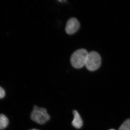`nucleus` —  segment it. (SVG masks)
I'll return each mask as SVG.
<instances>
[{"mask_svg": "<svg viewBox=\"0 0 130 130\" xmlns=\"http://www.w3.org/2000/svg\"><path fill=\"white\" fill-rule=\"evenodd\" d=\"M101 64V58L98 53L91 51L88 53L85 66L90 71H94L100 68Z\"/></svg>", "mask_w": 130, "mask_h": 130, "instance_id": "nucleus-3", "label": "nucleus"}, {"mask_svg": "<svg viewBox=\"0 0 130 130\" xmlns=\"http://www.w3.org/2000/svg\"><path fill=\"white\" fill-rule=\"evenodd\" d=\"M5 95V92L2 87H0V99L4 98Z\"/></svg>", "mask_w": 130, "mask_h": 130, "instance_id": "nucleus-8", "label": "nucleus"}, {"mask_svg": "<svg viewBox=\"0 0 130 130\" xmlns=\"http://www.w3.org/2000/svg\"><path fill=\"white\" fill-rule=\"evenodd\" d=\"M9 121L7 117L3 114H0V129H5L8 125Z\"/></svg>", "mask_w": 130, "mask_h": 130, "instance_id": "nucleus-6", "label": "nucleus"}, {"mask_svg": "<svg viewBox=\"0 0 130 130\" xmlns=\"http://www.w3.org/2000/svg\"><path fill=\"white\" fill-rule=\"evenodd\" d=\"M119 130H130V119L124 121L119 128Z\"/></svg>", "mask_w": 130, "mask_h": 130, "instance_id": "nucleus-7", "label": "nucleus"}, {"mask_svg": "<svg viewBox=\"0 0 130 130\" xmlns=\"http://www.w3.org/2000/svg\"><path fill=\"white\" fill-rule=\"evenodd\" d=\"M31 119L36 123L43 124L48 121L50 116L47 112L46 109L35 106L30 115Z\"/></svg>", "mask_w": 130, "mask_h": 130, "instance_id": "nucleus-2", "label": "nucleus"}, {"mask_svg": "<svg viewBox=\"0 0 130 130\" xmlns=\"http://www.w3.org/2000/svg\"><path fill=\"white\" fill-rule=\"evenodd\" d=\"M73 113L74 115V119L72 121V125L77 129H79L83 125V121L80 115L76 110H73Z\"/></svg>", "mask_w": 130, "mask_h": 130, "instance_id": "nucleus-5", "label": "nucleus"}, {"mask_svg": "<svg viewBox=\"0 0 130 130\" xmlns=\"http://www.w3.org/2000/svg\"><path fill=\"white\" fill-rule=\"evenodd\" d=\"M88 51L85 49L77 50L72 54L70 61L73 67L76 69H80L85 66Z\"/></svg>", "mask_w": 130, "mask_h": 130, "instance_id": "nucleus-1", "label": "nucleus"}, {"mask_svg": "<svg viewBox=\"0 0 130 130\" xmlns=\"http://www.w3.org/2000/svg\"><path fill=\"white\" fill-rule=\"evenodd\" d=\"M29 130H39L37 129H31Z\"/></svg>", "mask_w": 130, "mask_h": 130, "instance_id": "nucleus-9", "label": "nucleus"}, {"mask_svg": "<svg viewBox=\"0 0 130 130\" xmlns=\"http://www.w3.org/2000/svg\"><path fill=\"white\" fill-rule=\"evenodd\" d=\"M109 130H116L114 129H109Z\"/></svg>", "mask_w": 130, "mask_h": 130, "instance_id": "nucleus-10", "label": "nucleus"}, {"mask_svg": "<svg viewBox=\"0 0 130 130\" xmlns=\"http://www.w3.org/2000/svg\"><path fill=\"white\" fill-rule=\"evenodd\" d=\"M80 28V24L76 18L70 19L67 23L65 31L67 34L71 35L76 32Z\"/></svg>", "mask_w": 130, "mask_h": 130, "instance_id": "nucleus-4", "label": "nucleus"}]
</instances>
